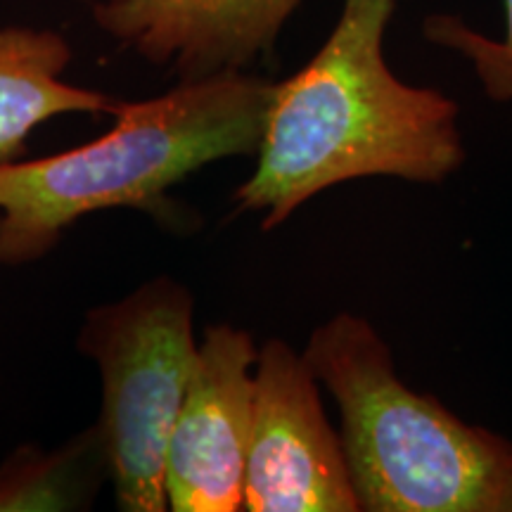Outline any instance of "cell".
<instances>
[{
	"label": "cell",
	"mask_w": 512,
	"mask_h": 512,
	"mask_svg": "<svg viewBox=\"0 0 512 512\" xmlns=\"http://www.w3.org/2000/svg\"><path fill=\"white\" fill-rule=\"evenodd\" d=\"M399 0H344L313 60L275 83L256 169L235 190L240 211L273 230L318 192L358 178L444 183L465 162L458 105L408 86L384 60Z\"/></svg>",
	"instance_id": "cell-1"
},
{
	"label": "cell",
	"mask_w": 512,
	"mask_h": 512,
	"mask_svg": "<svg viewBox=\"0 0 512 512\" xmlns=\"http://www.w3.org/2000/svg\"><path fill=\"white\" fill-rule=\"evenodd\" d=\"M273 91V81L247 72L185 79L157 98L119 102L114 126L91 143L0 164V266L43 259L64 230L102 209L171 221L174 185L259 152Z\"/></svg>",
	"instance_id": "cell-2"
},
{
	"label": "cell",
	"mask_w": 512,
	"mask_h": 512,
	"mask_svg": "<svg viewBox=\"0 0 512 512\" xmlns=\"http://www.w3.org/2000/svg\"><path fill=\"white\" fill-rule=\"evenodd\" d=\"M302 354L342 415L363 512H512V441L408 387L366 318L337 313Z\"/></svg>",
	"instance_id": "cell-3"
},
{
	"label": "cell",
	"mask_w": 512,
	"mask_h": 512,
	"mask_svg": "<svg viewBox=\"0 0 512 512\" xmlns=\"http://www.w3.org/2000/svg\"><path fill=\"white\" fill-rule=\"evenodd\" d=\"M76 344L100 368L98 422L117 508L166 512V451L197 358L190 290L157 275L88 311Z\"/></svg>",
	"instance_id": "cell-4"
},
{
	"label": "cell",
	"mask_w": 512,
	"mask_h": 512,
	"mask_svg": "<svg viewBox=\"0 0 512 512\" xmlns=\"http://www.w3.org/2000/svg\"><path fill=\"white\" fill-rule=\"evenodd\" d=\"M242 496L247 512H363L318 377L283 339L256 354Z\"/></svg>",
	"instance_id": "cell-5"
},
{
	"label": "cell",
	"mask_w": 512,
	"mask_h": 512,
	"mask_svg": "<svg viewBox=\"0 0 512 512\" xmlns=\"http://www.w3.org/2000/svg\"><path fill=\"white\" fill-rule=\"evenodd\" d=\"M256 354L252 332L228 323L211 325L197 344L166 451L171 512L242 510Z\"/></svg>",
	"instance_id": "cell-6"
},
{
	"label": "cell",
	"mask_w": 512,
	"mask_h": 512,
	"mask_svg": "<svg viewBox=\"0 0 512 512\" xmlns=\"http://www.w3.org/2000/svg\"><path fill=\"white\" fill-rule=\"evenodd\" d=\"M302 0H100L95 24L178 79L245 72Z\"/></svg>",
	"instance_id": "cell-7"
},
{
	"label": "cell",
	"mask_w": 512,
	"mask_h": 512,
	"mask_svg": "<svg viewBox=\"0 0 512 512\" xmlns=\"http://www.w3.org/2000/svg\"><path fill=\"white\" fill-rule=\"evenodd\" d=\"M69 62L72 46L57 31L0 27V164L22 157L31 131L60 114H112L119 105L64 81Z\"/></svg>",
	"instance_id": "cell-8"
},
{
	"label": "cell",
	"mask_w": 512,
	"mask_h": 512,
	"mask_svg": "<svg viewBox=\"0 0 512 512\" xmlns=\"http://www.w3.org/2000/svg\"><path fill=\"white\" fill-rule=\"evenodd\" d=\"M110 482V453L100 422L57 448L24 444L0 463V512L91 510Z\"/></svg>",
	"instance_id": "cell-9"
},
{
	"label": "cell",
	"mask_w": 512,
	"mask_h": 512,
	"mask_svg": "<svg viewBox=\"0 0 512 512\" xmlns=\"http://www.w3.org/2000/svg\"><path fill=\"white\" fill-rule=\"evenodd\" d=\"M505 38L479 34L458 15L434 12L422 22V34L439 48L453 50L470 62L472 72L482 83L486 98L494 102H512V0H503Z\"/></svg>",
	"instance_id": "cell-10"
}]
</instances>
